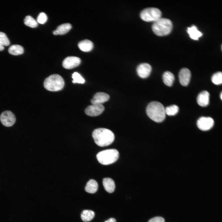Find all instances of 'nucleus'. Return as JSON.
<instances>
[{
	"label": "nucleus",
	"instance_id": "ddd939ff",
	"mask_svg": "<svg viewBox=\"0 0 222 222\" xmlns=\"http://www.w3.org/2000/svg\"><path fill=\"white\" fill-rule=\"evenodd\" d=\"M110 98L109 96L106 93L99 92L96 93L91 100L92 104H101L108 101Z\"/></svg>",
	"mask_w": 222,
	"mask_h": 222
},
{
	"label": "nucleus",
	"instance_id": "f8f14e48",
	"mask_svg": "<svg viewBox=\"0 0 222 222\" xmlns=\"http://www.w3.org/2000/svg\"><path fill=\"white\" fill-rule=\"evenodd\" d=\"M191 77L190 71L187 68H184L181 69L179 75V79L181 84L186 86L189 84Z\"/></svg>",
	"mask_w": 222,
	"mask_h": 222
},
{
	"label": "nucleus",
	"instance_id": "5701e85b",
	"mask_svg": "<svg viewBox=\"0 0 222 222\" xmlns=\"http://www.w3.org/2000/svg\"><path fill=\"white\" fill-rule=\"evenodd\" d=\"M25 25L32 28H35L38 26V23L33 17L30 15L26 16L24 19Z\"/></svg>",
	"mask_w": 222,
	"mask_h": 222
},
{
	"label": "nucleus",
	"instance_id": "7ed1b4c3",
	"mask_svg": "<svg viewBox=\"0 0 222 222\" xmlns=\"http://www.w3.org/2000/svg\"><path fill=\"white\" fill-rule=\"evenodd\" d=\"M172 27V23L170 20L161 18L154 22L152 28L153 31L156 35L163 36L169 34Z\"/></svg>",
	"mask_w": 222,
	"mask_h": 222
},
{
	"label": "nucleus",
	"instance_id": "f3484780",
	"mask_svg": "<svg viewBox=\"0 0 222 222\" xmlns=\"http://www.w3.org/2000/svg\"><path fill=\"white\" fill-rule=\"evenodd\" d=\"M72 28L71 25L69 23H64L59 26L56 29L53 31L54 35H62L67 33Z\"/></svg>",
	"mask_w": 222,
	"mask_h": 222
},
{
	"label": "nucleus",
	"instance_id": "cd10ccee",
	"mask_svg": "<svg viewBox=\"0 0 222 222\" xmlns=\"http://www.w3.org/2000/svg\"><path fill=\"white\" fill-rule=\"evenodd\" d=\"M47 17L45 13L42 12L39 13L37 18V22L41 24L45 23L47 21Z\"/></svg>",
	"mask_w": 222,
	"mask_h": 222
},
{
	"label": "nucleus",
	"instance_id": "4be33fe9",
	"mask_svg": "<svg viewBox=\"0 0 222 222\" xmlns=\"http://www.w3.org/2000/svg\"><path fill=\"white\" fill-rule=\"evenodd\" d=\"M94 216L95 213L93 211L91 210H86L82 212L81 218L83 221L87 222L92 220Z\"/></svg>",
	"mask_w": 222,
	"mask_h": 222
},
{
	"label": "nucleus",
	"instance_id": "20e7f679",
	"mask_svg": "<svg viewBox=\"0 0 222 222\" xmlns=\"http://www.w3.org/2000/svg\"><path fill=\"white\" fill-rule=\"evenodd\" d=\"M44 86L47 90L51 91H57L62 89L64 85V80L59 75H51L46 78Z\"/></svg>",
	"mask_w": 222,
	"mask_h": 222
},
{
	"label": "nucleus",
	"instance_id": "f03ea898",
	"mask_svg": "<svg viewBox=\"0 0 222 222\" xmlns=\"http://www.w3.org/2000/svg\"><path fill=\"white\" fill-rule=\"evenodd\" d=\"M146 113L148 116L156 122H161L165 119V108L160 103L152 101L149 104L146 108Z\"/></svg>",
	"mask_w": 222,
	"mask_h": 222
},
{
	"label": "nucleus",
	"instance_id": "412c9836",
	"mask_svg": "<svg viewBox=\"0 0 222 222\" xmlns=\"http://www.w3.org/2000/svg\"><path fill=\"white\" fill-rule=\"evenodd\" d=\"M9 53L13 55H18L23 54L24 52L23 47L20 45L14 44L11 46L8 50Z\"/></svg>",
	"mask_w": 222,
	"mask_h": 222
},
{
	"label": "nucleus",
	"instance_id": "9d476101",
	"mask_svg": "<svg viewBox=\"0 0 222 222\" xmlns=\"http://www.w3.org/2000/svg\"><path fill=\"white\" fill-rule=\"evenodd\" d=\"M152 70L151 66L148 64L143 63L140 64L136 71L138 75L142 78H146L150 75Z\"/></svg>",
	"mask_w": 222,
	"mask_h": 222
},
{
	"label": "nucleus",
	"instance_id": "2eb2a0df",
	"mask_svg": "<svg viewBox=\"0 0 222 222\" xmlns=\"http://www.w3.org/2000/svg\"><path fill=\"white\" fill-rule=\"evenodd\" d=\"M78 46L81 51L84 52H88L92 50L93 45L92 41L86 39L79 42Z\"/></svg>",
	"mask_w": 222,
	"mask_h": 222
},
{
	"label": "nucleus",
	"instance_id": "39448f33",
	"mask_svg": "<svg viewBox=\"0 0 222 222\" xmlns=\"http://www.w3.org/2000/svg\"><path fill=\"white\" fill-rule=\"evenodd\" d=\"M118 151L115 149H109L99 152L96 157L98 161L101 164L108 165L116 162L119 157Z\"/></svg>",
	"mask_w": 222,
	"mask_h": 222
},
{
	"label": "nucleus",
	"instance_id": "423d86ee",
	"mask_svg": "<svg viewBox=\"0 0 222 222\" xmlns=\"http://www.w3.org/2000/svg\"><path fill=\"white\" fill-rule=\"evenodd\" d=\"M162 12L156 8L149 7L143 10L140 16L143 20L146 22H155L161 18Z\"/></svg>",
	"mask_w": 222,
	"mask_h": 222
},
{
	"label": "nucleus",
	"instance_id": "b1692460",
	"mask_svg": "<svg viewBox=\"0 0 222 222\" xmlns=\"http://www.w3.org/2000/svg\"><path fill=\"white\" fill-rule=\"evenodd\" d=\"M165 110L166 114L169 116H174L178 113L179 108L176 105H172L166 107Z\"/></svg>",
	"mask_w": 222,
	"mask_h": 222
},
{
	"label": "nucleus",
	"instance_id": "1a4fd4ad",
	"mask_svg": "<svg viewBox=\"0 0 222 222\" xmlns=\"http://www.w3.org/2000/svg\"><path fill=\"white\" fill-rule=\"evenodd\" d=\"M105 109L101 104H94L88 106L85 109V114L89 116L94 117L101 114Z\"/></svg>",
	"mask_w": 222,
	"mask_h": 222
},
{
	"label": "nucleus",
	"instance_id": "c85d7f7f",
	"mask_svg": "<svg viewBox=\"0 0 222 222\" xmlns=\"http://www.w3.org/2000/svg\"><path fill=\"white\" fill-rule=\"evenodd\" d=\"M148 222H165V220L161 217L157 216L150 219Z\"/></svg>",
	"mask_w": 222,
	"mask_h": 222
},
{
	"label": "nucleus",
	"instance_id": "a211bd4d",
	"mask_svg": "<svg viewBox=\"0 0 222 222\" xmlns=\"http://www.w3.org/2000/svg\"><path fill=\"white\" fill-rule=\"evenodd\" d=\"M187 32L189 34L190 37L192 39L196 40L202 35V34L197 29V27L194 25L190 27H188Z\"/></svg>",
	"mask_w": 222,
	"mask_h": 222
},
{
	"label": "nucleus",
	"instance_id": "2f4dec72",
	"mask_svg": "<svg viewBox=\"0 0 222 222\" xmlns=\"http://www.w3.org/2000/svg\"><path fill=\"white\" fill-rule=\"evenodd\" d=\"M220 97L221 99H222V92H221V94H220Z\"/></svg>",
	"mask_w": 222,
	"mask_h": 222
},
{
	"label": "nucleus",
	"instance_id": "0eeeda50",
	"mask_svg": "<svg viewBox=\"0 0 222 222\" xmlns=\"http://www.w3.org/2000/svg\"><path fill=\"white\" fill-rule=\"evenodd\" d=\"M16 119L15 115L9 110L3 112L0 116V120L2 124L6 127H10L15 123Z\"/></svg>",
	"mask_w": 222,
	"mask_h": 222
},
{
	"label": "nucleus",
	"instance_id": "393cba45",
	"mask_svg": "<svg viewBox=\"0 0 222 222\" xmlns=\"http://www.w3.org/2000/svg\"><path fill=\"white\" fill-rule=\"evenodd\" d=\"M212 82L215 84L219 85L222 83V73L219 72L214 74L211 78Z\"/></svg>",
	"mask_w": 222,
	"mask_h": 222
},
{
	"label": "nucleus",
	"instance_id": "c756f323",
	"mask_svg": "<svg viewBox=\"0 0 222 222\" xmlns=\"http://www.w3.org/2000/svg\"><path fill=\"white\" fill-rule=\"evenodd\" d=\"M105 222H116V220L115 219L111 218L105 221Z\"/></svg>",
	"mask_w": 222,
	"mask_h": 222
},
{
	"label": "nucleus",
	"instance_id": "dca6fc26",
	"mask_svg": "<svg viewBox=\"0 0 222 222\" xmlns=\"http://www.w3.org/2000/svg\"><path fill=\"white\" fill-rule=\"evenodd\" d=\"M103 184L105 190L109 193L113 192L115 189V184L114 181L109 178L103 179Z\"/></svg>",
	"mask_w": 222,
	"mask_h": 222
},
{
	"label": "nucleus",
	"instance_id": "6e6552de",
	"mask_svg": "<svg viewBox=\"0 0 222 222\" xmlns=\"http://www.w3.org/2000/svg\"><path fill=\"white\" fill-rule=\"evenodd\" d=\"M214 121L209 117H201L197 120V125L198 128L203 131H207L210 129L213 126Z\"/></svg>",
	"mask_w": 222,
	"mask_h": 222
},
{
	"label": "nucleus",
	"instance_id": "aec40b11",
	"mask_svg": "<svg viewBox=\"0 0 222 222\" xmlns=\"http://www.w3.org/2000/svg\"><path fill=\"white\" fill-rule=\"evenodd\" d=\"M162 79L165 84L169 86H171L173 84L175 77L171 72L169 71H166L163 73Z\"/></svg>",
	"mask_w": 222,
	"mask_h": 222
},
{
	"label": "nucleus",
	"instance_id": "a878e982",
	"mask_svg": "<svg viewBox=\"0 0 222 222\" xmlns=\"http://www.w3.org/2000/svg\"><path fill=\"white\" fill-rule=\"evenodd\" d=\"M72 78L73 80L72 82L73 83H78L83 84L85 82L84 79L82 77L80 74L77 72H74L72 74Z\"/></svg>",
	"mask_w": 222,
	"mask_h": 222
},
{
	"label": "nucleus",
	"instance_id": "bb28decb",
	"mask_svg": "<svg viewBox=\"0 0 222 222\" xmlns=\"http://www.w3.org/2000/svg\"><path fill=\"white\" fill-rule=\"evenodd\" d=\"M0 43L3 46H8L10 43L6 35L2 32H0Z\"/></svg>",
	"mask_w": 222,
	"mask_h": 222
},
{
	"label": "nucleus",
	"instance_id": "4468645a",
	"mask_svg": "<svg viewBox=\"0 0 222 222\" xmlns=\"http://www.w3.org/2000/svg\"><path fill=\"white\" fill-rule=\"evenodd\" d=\"M197 102L201 106L205 107L208 105L209 101V93L206 91L200 92L197 97Z\"/></svg>",
	"mask_w": 222,
	"mask_h": 222
},
{
	"label": "nucleus",
	"instance_id": "7c9ffc66",
	"mask_svg": "<svg viewBox=\"0 0 222 222\" xmlns=\"http://www.w3.org/2000/svg\"><path fill=\"white\" fill-rule=\"evenodd\" d=\"M4 49V46L0 43V51H2Z\"/></svg>",
	"mask_w": 222,
	"mask_h": 222
},
{
	"label": "nucleus",
	"instance_id": "6ab92c4d",
	"mask_svg": "<svg viewBox=\"0 0 222 222\" xmlns=\"http://www.w3.org/2000/svg\"><path fill=\"white\" fill-rule=\"evenodd\" d=\"M98 188V184L94 180H90L85 187V191L88 193H93L96 192Z\"/></svg>",
	"mask_w": 222,
	"mask_h": 222
},
{
	"label": "nucleus",
	"instance_id": "f257e3e1",
	"mask_svg": "<svg viewBox=\"0 0 222 222\" xmlns=\"http://www.w3.org/2000/svg\"><path fill=\"white\" fill-rule=\"evenodd\" d=\"M92 137L97 145L104 147L110 145L114 141V135L109 129L105 128L96 129L92 133Z\"/></svg>",
	"mask_w": 222,
	"mask_h": 222
},
{
	"label": "nucleus",
	"instance_id": "9b49d317",
	"mask_svg": "<svg viewBox=\"0 0 222 222\" xmlns=\"http://www.w3.org/2000/svg\"><path fill=\"white\" fill-rule=\"evenodd\" d=\"M80 62V59L78 57L74 56H68L63 60L62 65L65 68L70 69L78 66Z\"/></svg>",
	"mask_w": 222,
	"mask_h": 222
}]
</instances>
